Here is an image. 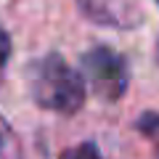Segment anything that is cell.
<instances>
[{
  "label": "cell",
  "instance_id": "cell-1",
  "mask_svg": "<svg viewBox=\"0 0 159 159\" xmlns=\"http://www.w3.org/2000/svg\"><path fill=\"white\" fill-rule=\"evenodd\" d=\"M27 90L29 98L45 111L74 114L85 103V80L77 69L66 64L58 53L40 56L27 69Z\"/></svg>",
  "mask_w": 159,
  "mask_h": 159
},
{
  "label": "cell",
  "instance_id": "cell-2",
  "mask_svg": "<svg viewBox=\"0 0 159 159\" xmlns=\"http://www.w3.org/2000/svg\"><path fill=\"white\" fill-rule=\"evenodd\" d=\"M82 80L85 85L103 101H119L130 85L127 58L109 45H96L82 53Z\"/></svg>",
  "mask_w": 159,
  "mask_h": 159
},
{
  "label": "cell",
  "instance_id": "cell-3",
  "mask_svg": "<svg viewBox=\"0 0 159 159\" xmlns=\"http://www.w3.org/2000/svg\"><path fill=\"white\" fill-rule=\"evenodd\" d=\"M77 8L98 27L135 29L143 24V8L138 0H77Z\"/></svg>",
  "mask_w": 159,
  "mask_h": 159
},
{
  "label": "cell",
  "instance_id": "cell-4",
  "mask_svg": "<svg viewBox=\"0 0 159 159\" xmlns=\"http://www.w3.org/2000/svg\"><path fill=\"white\" fill-rule=\"evenodd\" d=\"M135 133H141L143 138L154 143V151H157V159H159V111H143L135 117L133 122Z\"/></svg>",
  "mask_w": 159,
  "mask_h": 159
},
{
  "label": "cell",
  "instance_id": "cell-5",
  "mask_svg": "<svg viewBox=\"0 0 159 159\" xmlns=\"http://www.w3.org/2000/svg\"><path fill=\"white\" fill-rule=\"evenodd\" d=\"M58 159H103V157H101V151H98L96 143L82 141V143H77V146L64 148V151L58 154Z\"/></svg>",
  "mask_w": 159,
  "mask_h": 159
},
{
  "label": "cell",
  "instance_id": "cell-6",
  "mask_svg": "<svg viewBox=\"0 0 159 159\" xmlns=\"http://www.w3.org/2000/svg\"><path fill=\"white\" fill-rule=\"evenodd\" d=\"M11 51H13L11 37H8L6 29H0V77L6 74V66H8V58H11Z\"/></svg>",
  "mask_w": 159,
  "mask_h": 159
},
{
  "label": "cell",
  "instance_id": "cell-7",
  "mask_svg": "<svg viewBox=\"0 0 159 159\" xmlns=\"http://www.w3.org/2000/svg\"><path fill=\"white\" fill-rule=\"evenodd\" d=\"M11 141H13V138H11V130H8L6 119H0V157L6 154V146H8Z\"/></svg>",
  "mask_w": 159,
  "mask_h": 159
},
{
  "label": "cell",
  "instance_id": "cell-8",
  "mask_svg": "<svg viewBox=\"0 0 159 159\" xmlns=\"http://www.w3.org/2000/svg\"><path fill=\"white\" fill-rule=\"evenodd\" d=\"M157 58H159V40H157Z\"/></svg>",
  "mask_w": 159,
  "mask_h": 159
},
{
  "label": "cell",
  "instance_id": "cell-9",
  "mask_svg": "<svg viewBox=\"0 0 159 159\" xmlns=\"http://www.w3.org/2000/svg\"><path fill=\"white\" fill-rule=\"evenodd\" d=\"M157 6H159V0H157Z\"/></svg>",
  "mask_w": 159,
  "mask_h": 159
}]
</instances>
